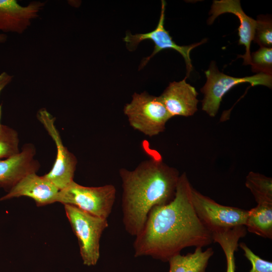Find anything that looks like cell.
Masks as SVG:
<instances>
[{"instance_id": "cell-20", "label": "cell", "mask_w": 272, "mask_h": 272, "mask_svg": "<svg viewBox=\"0 0 272 272\" xmlns=\"http://www.w3.org/2000/svg\"><path fill=\"white\" fill-rule=\"evenodd\" d=\"M252 70L257 73L272 74V48L260 47L251 54Z\"/></svg>"}, {"instance_id": "cell-4", "label": "cell", "mask_w": 272, "mask_h": 272, "mask_svg": "<svg viewBox=\"0 0 272 272\" xmlns=\"http://www.w3.org/2000/svg\"><path fill=\"white\" fill-rule=\"evenodd\" d=\"M66 217L77 236L84 264L95 265L100 257V242L108 227L107 219L90 214L78 208L64 205Z\"/></svg>"}, {"instance_id": "cell-7", "label": "cell", "mask_w": 272, "mask_h": 272, "mask_svg": "<svg viewBox=\"0 0 272 272\" xmlns=\"http://www.w3.org/2000/svg\"><path fill=\"white\" fill-rule=\"evenodd\" d=\"M191 194L195 212L211 233L245 225L248 210L219 204L193 187Z\"/></svg>"}, {"instance_id": "cell-13", "label": "cell", "mask_w": 272, "mask_h": 272, "mask_svg": "<svg viewBox=\"0 0 272 272\" xmlns=\"http://www.w3.org/2000/svg\"><path fill=\"white\" fill-rule=\"evenodd\" d=\"M59 190L44 175L29 173L21 179L0 201L13 197L27 196L33 199L38 206L56 202Z\"/></svg>"}, {"instance_id": "cell-21", "label": "cell", "mask_w": 272, "mask_h": 272, "mask_svg": "<svg viewBox=\"0 0 272 272\" xmlns=\"http://www.w3.org/2000/svg\"><path fill=\"white\" fill-rule=\"evenodd\" d=\"M253 41L260 47H271V19L266 16L260 15L257 18Z\"/></svg>"}, {"instance_id": "cell-24", "label": "cell", "mask_w": 272, "mask_h": 272, "mask_svg": "<svg viewBox=\"0 0 272 272\" xmlns=\"http://www.w3.org/2000/svg\"><path fill=\"white\" fill-rule=\"evenodd\" d=\"M7 40V36L0 32V43L5 42Z\"/></svg>"}, {"instance_id": "cell-5", "label": "cell", "mask_w": 272, "mask_h": 272, "mask_svg": "<svg viewBox=\"0 0 272 272\" xmlns=\"http://www.w3.org/2000/svg\"><path fill=\"white\" fill-rule=\"evenodd\" d=\"M116 196L111 184L98 187L81 185L74 181L59 191L56 202L75 206L93 215L108 219Z\"/></svg>"}, {"instance_id": "cell-6", "label": "cell", "mask_w": 272, "mask_h": 272, "mask_svg": "<svg viewBox=\"0 0 272 272\" xmlns=\"http://www.w3.org/2000/svg\"><path fill=\"white\" fill-rule=\"evenodd\" d=\"M205 74L207 81L200 89L204 95L202 110L213 117L218 112L224 96L234 86L245 83L251 86H272V75L260 73L242 78L232 77L220 72L214 62L211 63Z\"/></svg>"}, {"instance_id": "cell-8", "label": "cell", "mask_w": 272, "mask_h": 272, "mask_svg": "<svg viewBox=\"0 0 272 272\" xmlns=\"http://www.w3.org/2000/svg\"><path fill=\"white\" fill-rule=\"evenodd\" d=\"M166 2L161 1V9L160 18L156 28L152 31L146 33L131 34L130 32L126 34L123 38L126 46L129 51L136 49L138 44L142 41L152 40L154 43V48L152 54L143 59L140 66L142 69L157 53L166 49H173L178 52L183 57L186 69V78L189 76L193 67L190 56L191 51L195 47L202 44L206 41V39L201 42L189 45L180 46L177 44L172 39L169 31L164 27L165 12Z\"/></svg>"}, {"instance_id": "cell-14", "label": "cell", "mask_w": 272, "mask_h": 272, "mask_svg": "<svg viewBox=\"0 0 272 272\" xmlns=\"http://www.w3.org/2000/svg\"><path fill=\"white\" fill-rule=\"evenodd\" d=\"M186 80L185 78L182 81L170 83L159 96L171 118L191 116L197 111L198 93Z\"/></svg>"}, {"instance_id": "cell-9", "label": "cell", "mask_w": 272, "mask_h": 272, "mask_svg": "<svg viewBox=\"0 0 272 272\" xmlns=\"http://www.w3.org/2000/svg\"><path fill=\"white\" fill-rule=\"evenodd\" d=\"M37 116L54 142L57 150L54 165L51 170L44 176L60 190L74 181L77 159L63 145L59 132L55 125V118L45 108L40 109L38 111Z\"/></svg>"}, {"instance_id": "cell-17", "label": "cell", "mask_w": 272, "mask_h": 272, "mask_svg": "<svg viewBox=\"0 0 272 272\" xmlns=\"http://www.w3.org/2000/svg\"><path fill=\"white\" fill-rule=\"evenodd\" d=\"M247 231L264 238H272V205L257 204L248 210Z\"/></svg>"}, {"instance_id": "cell-2", "label": "cell", "mask_w": 272, "mask_h": 272, "mask_svg": "<svg viewBox=\"0 0 272 272\" xmlns=\"http://www.w3.org/2000/svg\"><path fill=\"white\" fill-rule=\"evenodd\" d=\"M122 183V223L126 232L136 236L142 230L151 209L174 197L179 171L161 157L141 162L132 170H119Z\"/></svg>"}, {"instance_id": "cell-12", "label": "cell", "mask_w": 272, "mask_h": 272, "mask_svg": "<svg viewBox=\"0 0 272 272\" xmlns=\"http://www.w3.org/2000/svg\"><path fill=\"white\" fill-rule=\"evenodd\" d=\"M35 154L34 145L26 144L18 154L0 160V187L10 190L24 176L36 172L40 164Z\"/></svg>"}, {"instance_id": "cell-23", "label": "cell", "mask_w": 272, "mask_h": 272, "mask_svg": "<svg viewBox=\"0 0 272 272\" xmlns=\"http://www.w3.org/2000/svg\"><path fill=\"white\" fill-rule=\"evenodd\" d=\"M13 79V76L9 74L7 72H3L0 73V94L2 90L9 84ZM2 115V105H0V125L1 118Z\"/></svg>"}, {"instance_id": "cell-1", "label": "cell", "mask_w": 272, "mask_h": 272, "mask_svg": "<svg viewBox=\"0 0 272 272\" xmlns=\"http://www.w3.org/2000/svg\"><path fill=\"white\" fill-rule=\"evenodd\" d=\"M192 186L185 172L179 177L174 198L150 211L133 244L135 257L148 256L163 262L188 247H204L212 233L201 222L192 202Z\"/></svg>"}, {"instance_id": "cell-19", "label": "cell", "mask_w": 272, "mask_h": 272, "mask_svg": "<svg viewBox=\"0 0 272 272\" xmlns=\"http://www.w3.org/2000/svg\"><path fill=\"white\" fill-rule=\"evenodd\" d=\"M18 132L7 125H0V160L13 157L20 153Z\"/></svg>"}, {"instance_id": "cell-15", "label": "cell", "mask_w": 272, "mask_h": 272, "mask_svg": "<svg viewBox=\"0 0 272 272\" xmlns=\"http://www.w3.org/2000/svg\"><path fill=\"white\" fill-rule=\"evenodd\" d=\"M212 247L203 250L202 247H195L194 252L186 255L180 253L171 257L168 272H206L209 261L214 254Z\"/></svg>"}, {"instance_id": "cell-16", "label": "cell", "mask_w": 272, "mask_h": 272, "mask_svg": "<svg viewBox=\"0 0 272 272\" xmlns=\"http://www.w3.org/2000/svg\"><path fill=\"white\" fill-rule=\"evenodd\" d=\"M243 226L216 232L212 234L213 242L218 243L222 248L226 259V272H235V252L237 251L239 240L246 235Z\"/></svg>"}, {"instance_id": "cell-10", "label": "cell", "mask_w": 272, "mask_h": 272, "mask_svg": "<svg viewBox=\"0 0 272 272\" xmlns=\"http://www.w3.org/2000/svg\"><path fill=\"white\" fill-rule=\"evenodd\" d=\"M44 4L33 1L22 6L15 0H0V31L23 33L39 16Z\"/></svg>"}, {"instance_id": "cell-22", "label": "cell", "mask_w": 272, "mask_h": 272, "mask_svg": "<svg viewBox=\"0 0 272 272\" xmlns=\"http://www.w3.org/2000/svg\"><path fill=\"white\" fill-rule=\"evenodd\" d=\"M239 246L244 251V255L251 262L252 267L249 272H272V262L260 258L256 255L243 242L239 243Z\"/></svg>"}, {"instance_id": "cell-11", "label": "cell", "mask_w": 272, "mask_h": 272, "mask_svg": "<svg viewBox=\"0 0 272 272\" xmlns=\"http://www.w3.org/2000/svg\"><path fill=\"white\" fill-rule=\"evenodd\" d=\"M229 13L236 16L239 20L240 26L238 29L239 40V45L245 47V53L238 55L243 59L245 65L251 64L250 45L253 40L256 21L247 16L243 11L239 0L214 1L210 14L211 16L208 23L211 24L219 16Z\"/></svg>"}, {"instance_id": "cell-18", "label": "cell", "mask_w": 272, "mask_h": 272, "mask_svg": "<svg viewBox=\"0 0 272 272\" xmlns=\"http://www.w3.org/2000/svg\"><path fill=\"white\" fill-rule=\"evenodd\" d=\"M245 186L250 190L258 205H272V179L250 171L246 177Z\"/></svg>"}, {"instance_id": "cell-3", "label": "cell", "mask_w": 272, "mask_h": 272, "mask_svg": "<svg viewBox=\"0 0 272 272\" xmlns=\"http://www.w3.org/2000/svg\"><path fill=\"white\" fill-rule=\"evenodd\" d=\"M123 113L133 129L149 137L163 132L171 118L160 97L146 91L134 93L130 102L124 105Z\"/></svg>"}]
</instances>
